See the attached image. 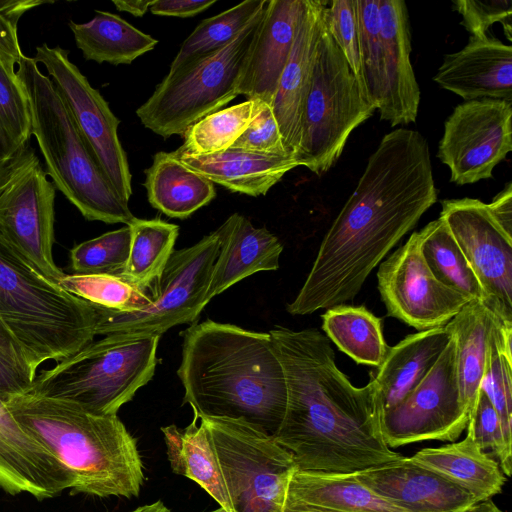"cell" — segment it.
Returning a JSON list of instances; mask_svg holds the SVG:
<instances>
[{"instance_id": "obj_1", "label": "cell", "mask_w": 512, "mask_h": 512, "mask_svg": "<svg viewBox=\"0 0 512 512\" xmlns=\"http://www.w3.org/2000/svg\"><path fill=\"white\" fill-rule=\"evenodd\" d=\"M282 364L287 403L274 440L298 469L355 473L398 460L380 429L377 386H354L338 368L330 340L316 328L268 331Z\"/></svg>"}, {"instance_id": "obj_2", "label": "cell", "mask_w": 512, "mask_h": 512, "mask_svg": "<svg viewBox=\"0 0 512 512\" xmlns=\"http://www.w3.org/2000/svg\"><path fill=\"white\" fill-rule=\"evenodd\" d=\"M177 375L194 417L241 420L274 436L286 409L285 374L269 332L207 319L183 333Z\"/></svg>"}, {"instance_id": "obj_3", "label": "cell", "mask_w": 512, "mask_h": 512, "mask_svg": "<svg viewBox=\"0 0 512 512\" xmlns=\"http://www.w3.org/2000/svg\"><path fill=\"white\" fill-rule=\"evenodd\" d=\"M16 421L73 477V493L137 497L144 482L135 438L117 415H99L65 400L25 393L4 402Z\"/></svg>"}, {"instance_id": "obj_4", "label": "cell", "mask_w": 512, "mask_h": 512, "mask_svg": "<svg viewBox=\"0 0 512 512\" xmlns=\"http://www.w3.org/2000/svg\"><path fill=\"white\" fill-rule=\"evenodd\" d=\"M0 320L34 370L60 362L96 336L94 306L44 276L0 232Z\"/></svg>"}, {"instance_id": "obj_5", "label": "cell", "mask_w": 512, "mask_h": 512, "mask_svg": "<svg viewBox=\"0 0 512 512\" xmlns=\"http://www.w3.org/2000/svg\"><path fill=\"white\" fill-rule=\"evenodd\" d=\"M29 105L31 136L52 183L89 221L128 225L135 217L106 179L47 75L32 57L16 66Z\"/></svg>"}, {"instance_id": "obj_6", "label": "cell", "mask_w": 512, "mask_h": 512, "mask_svg": "<svg viewBox=\"0 0 512 512\" xmlns=\"http://www.w3.org/2000/svg\"><path fill=\"white\" fill-rule=\"evenodd\" d=\"M159 335H107L36 375L29 393L117 415L153 377Z\"/></svg>"}, {"instance_id": "obj_7", "label": "cell", "mask_w": 512, "mask_h": 512, "mask_svg": "<svg viewBox=\"0 0 512 512\" xmlns=\"http://www.w3.org/2000/svg\"><path fill=\"white\" fill-rule=\"evenodd\" d=\"M263 12L264 9L226 46L169 70L136 110L142 125L163 138L183 136L192 124L235 99Z\"/></svg>"}, {"instance_id": "obj_8", "label": "cell", "mask_w": 512, "mask_h": 512, "mask_svg": "<svg viewBox=\"0 0 512 512\" xmlns=\"http://www.w3.org/2000/svg\"><path fill=\"white\" fill-rule=\"evenodd\" d=\"M374 111L363 98L324 16L303 109L300 146L294 158L298 166L318 176L326 173L339 159L350 134Z\"/></svg>"}, {"instance_id": "obj_9", "label": "cell", "mask_w": 512, "mask_h": 512, "mask_svg": "<svg viewBox=\"0 0 512 512\" xmlns=\"http://www.w3.org/2000/svg\"><path fill=\"white\" fill-rule=\"evenodd\" d=\"M233 512H283L290 479L298 469L272 436L241 420L200 418Z\"/></svg>"}, {"instance_id": "obj_10", "label": "cell", "mask_w": 512, "mask_h": 512, "mask_svg": "<svg viewBox=\"0 0 512 512\" xmlns=\"http://www.w3.org/2000/svg\"><path fill=\"white\" fill-rule=\"evenodd\" d=\"M218 252L216 230L190 247L174 250L154 284L152 302L139 309L115 311L92 304L97 313L96 336H161L176 325L194 322L207 304Z\"/></svg>"}, {"instance_id": "obj_11", "label": "cell", "mask_w": 512, "mask_h": 512, "mask_svg": "<svg viewBox=\"0 0 512 512\" xmlns=\"http://www.w3.org/2000/svg\"><path fill=\"white\" fill-rule=\"evenodd\" d=\"M68 56V50L43 43L36 47L33 58L46 69L100 170L119 196L128 202L132 195V175L118 137L120 121Z\"/></svg>"}, {"instance_id": "obj_12", "label": "cell", "mask_w": 512, "mask_h": 512, "mask_svg": "<svg viewBox=\"0 0 512 512\" xmlns=\"http://www.w3.org/2000/svg\"><path fill=\"white\" fill-rule=\"evenodd\" d=\"M56 188L29 146L14 162L0 192V232L44 276L58 282L54 244Z\"/></svg>"}, {"instance_id": "obj_13", "label": "cell", "mask_w": 512, "mask_h": 512, "mask_svg": "<svg viewBox=\"0 0 512 512\" xmlns=\"http://www.w3.org/2000/svg\"><path fill=\"white\" fill-rule=\"evenodd\" d=\"M469 413L460 399L455 343L451 339L426 377L397 405L380 415L389 448L429 440L451 441L467 426Z\"/></svg>"}, {"instance_id": "obj_14", "label": "cell", "mask_w": 512, "mask_h": 512, "mask_svg": "<svg viewBox=\"0 0 512 512\" xmlns=\"http://www.w3.org/2000/svg\"><path fill=\"white\" fill-rule=\"evenodd\" d=\"M512 150V102L477 99L457 105L444 123L437 157L450 181L473 184L492 177Z\"/></svg>"}, {"instance_id": "obj_15", "label": "cell", "mask_w": 512, "mask_h": 512, "mask_svg": "<svg viewBox=\"0 0 512 512\" xmlns=\"http://www.w3.org/2000/svg\"><path fill=\"white\" fill-rule=\"evenodd\" d=\"M441 204L440 217L480 283L483 305L512 325V238L478 199H445Z\"/></svg>"}, {"instance_id": "obj_16", "label": "cell", "mask_w": 512, "mask_h": 512, "mask_svg": "<svg viewBox=\"0 0 512 512\" xmlns=\"http://www.w3.org/2000/svg\"><path fill=\"white\" fill-rule=\"evenodd\" d=\"M419 243V233H412L403 246L381 263L377 279L388 315L424 331L445 326L471 299L433 276Z\"/></svg>"}, {"instance_id": "obj_17", "label": "cell", "mask_w": 512, "mask_h": 512, "mask_svg": "<svg viewBox=\"0 0 512 512\" xmlns=\"http://www.w3.org/2000/svg\"><path fill=\"white\" fill-rule=\"evenodd\" d=\"M73 477L43 444L25 430L0 399V488L38 500L71 489Z\"/></svg>"}, {"instance_id": "obj_18", "label": "cell", "mask_w": 512, "mask_h": 512, "mask_svg": "<svg viewBox=\"0 0 512 512\" xmlns=\"http://www.w3.org/2000/svg\"><path fill=\"white\" fill-rule=\"evenodd\" d=\"M327 4L323 0H303L291 52L272 105L284 147L293 158L300 146L303 109Z\"/></svg>"}, {"instance_id": "obj_19", "label": "cell", "mask_w": 512, "mask_h": 512, "mask_svg": "<svg viewBox=\"0 0 512 512\" xmlns=\"http://www.w3.org/2000/svg\"><path fill=\"white\" fill-rule=\"evenodd\" d=\"M353 474L381 498L407 512H462L478 502L466 490L409 457Z\"/></svg>"}, {"instance_id": "obj_20", "label": "cell", "mask_w": 512, "mask_h": 512, "mask_svg": "<svg viewBox=\"0 0 512 512\" xmlns=\"http://www.w3.org/2000/svg\"><path fill=\"white\" fill-rule=\"evenodd\" d=\"M303 0H267L243 64L238 94L272 107L289 58Z\"/></svg>"}, {"instance_id": "obj_21", "label": "cell", "mask_w": 512, "mask_h": 512, "mask_svg": "<svg viewBox=\"0 0 512 512\" xmlns=\"http://www.w3.org/2000/svg\"><path fill=\"white\" fill-rule=\"evenodd\" d=\"M433 80L466 101L512 102V47L488 35L470 36L460 51L445 55Z\"/></svg>"}, {"instance_id": "obj_22", "label": "cell", "mask_w": 512, "mask_h": 512, "mask_svg": "<svg viewBox=\"0 0 512 512\" xmlns=\"http://www.w3.org/2000/svg\"><path fill=\"white\" fill-rule=\"evenodd\" d=\"M384 97L380 119L392 127L416 121L420 89L412 68L408 8L403 0H379Z\"/></svg>"}, {"instance_id": "obj_23", "label": "cell", "mask_w": 512, "mask_h": 512, "mask_svg": "<svg viewBox=\"0 0 512 512\" xmlns=\"http://www.w3.org/2000/svg\"><path fill=\"white\" fill-rule=\"evenodd\" d=\"M216 231L219 252L205 296L207 303L252 274L279 268L283 245L265 227H255L246 217L234 213Z\"/></svg>"}, {"instance_id": "obj_24", "label": "cell", "mask_w": 512, "mask_h": 512, "mask_svg": "<svg viewBox=\"0 0 512 512\" xmlns=\"http://www.w3.org/2000/svg\"><path fill=\"white\" fill-rule=\"evenodd\" d=\"M173 154L187 168L212 183L249 196L265 195L288 171L298 167L291 156L232 148L209 155H194L178 149Z\"/></svg>"}, {"instance_id": "obj_25", "label": "cell", "mask_w": 512, "mask_h": 512, "mask_svg": "<svg viewBox=\"0 0 512 512\" xmlns=\"http://www.w3.org/2000/svg\"><path fill=\"white\" fill-rule=\"evenodd\" d=\"M451 339L445 326L408 335L390 347L373 378L380 415L397 405L430 372Z\"/></svg>"}, {"instance_id": "obj_26", "label": "cell", "mask_w": 512, "mask_h": 512, "mask_svg": "<svg viewBox=\"0 0 512 512\" xmlns=\"http://www.w3.org/2000/svg\"><path fill=\"white\" fill-rule=\"evenodd\" d=\"M285 504L321 512H407L381 498L353 473L300 469L290 479Z\"/></svg>"}, {"instance_id": "obj_27", "label": "cell", "mask_w": 512, "mask_h": 512, "mask_svg": "<svg viewBox=\"0 0 512 512\" xmlns=\"http://www.w3.org/2000/svg\"><path fill=\"white\" fill-rule=\"evenodd\" d=\"M409 458L466 490L478 502L499 494L506 482L498 462L479 448L469 432L459 442L424 448Z\"/></svg>"}, {"instance_id": "obj_28", "label": "cell", "mask_w": 512, "mask_h": 512, "mask_svg": "<svg viewBox=\"0 0 512 512\" xmlns=\"http://www.w3.org/2000/svg\"><path fill=\"white\" fill-rule=\"evenodd\" d=\"M500 323L480 301L471 300L445 325L455 343L460 399L469 415L480 389L492 335Z\"/></svg>"}, {"instance_id": "obj_29", "label": "cell", "mask_w": 512, "mask_h": 512, "mask_svg": "<svg viewBox=\"0 0 512 512\" xmlns=\"http://www.w3.org/2000/svg\"><path fill=\"white\" fill-rule=\"evenodd\" d=\"M145 174L150 205L171 218L186 219L216 196L214 183L187 168L173 152H157Z\"/></svg>"}, {"instance_id": "obj_30", "label": "cell", "mask_w": 512, "mask_h": 512, "mask_svg": "<svg viewBox=\"0 0 512 512\" xmlns=\"http://www.w3.org/2000/svg\"><path fill=\"white\" fill-rule=\"evenodd\" d=\"M197 418L185 428L162 427L167 456L174 473L188 477L203 488L220 507L233 512L221 469L204 424Z\"/></svg>"}, {"instance_id": "obj_31", "label": "cell", "mask_w": 512, "mask_h": 512, "mask_svg": "<svg viewBox=\"0 0 512 512\" xmlns=\"http://www.w3.org/2000/svg\"><path fill=\"white\" fill-rule=\"evenodd\" d=\"M68 25L83 57L99 64H130L158 43L120 16L106 11H95L89 22L69 21Z\"/></svg>"}, {"instance_id": "obj_32", "label": "cell", "mask_w": 512, "mask_h": 512, "mask_svg": "<svg viewBox=\"0 0 512 512\" xmlns=\"http://www.w3.org/2000/svg\"><path fill=\"white\" fill-rule=\"evenodd\" d=\"M326 337L359 364L379 367L389 346L381 327V318L364 306L342 304L322 315Z\"/></svg>"}, {"instance_id": "obj_33", "label": "cell", "mask_w": 512, "mask_h": 512, "mask_svg": "<svg viewBox=\"0 0 512 512\" xmlns=\"http://www.w3.org/2000/svg\"><path fill=\"white\" fill-rule=\"evenodd\" d=\"M128 226L131 232L130 252L121 278L153 295L154 284L174 252L179 226L161 219L136 217Z\"/></svg>"}, {"instance_id": "obj_34", "label": "cell", "mask_w": 512, "mask_h": 512, "mask_svg": "<svg viewBox=\"0 0 512 512\" xmlns=\"http://www.w3.org/2000/svg\"><path fill=\"white\" fill-rule=\"evenodd\" d=\"M418 233L421 255L433 276L444 286L483 304L480 283L445 221L439 217Z\"/></svg>"}, {"instance_id": "obj_35", "label": "cell", "mask_w": 512, "mask_h": 512, "mask_svg": "<svg viewBox=\"0 0 512 512\" xmlns=\"http://www.w3.org/2000/svg\"><path fill=\"white\" fill-rule=\"evenodd\" d=\"M266 2L267 0H246L202 20L182 43L171 62L170 70L226 46L264 9Z\"/></svg>"}, {"instance_id": "obj_36", "label": "cell", "mask_w": 512, "mask_h": 512, "mask_svg": "<svg viewBox=\"0 0 512 512\" xmlns=\"http://www.w3.org/2000/svg\"><path fill=\"white\" fill-rule=\"evenodd\" d=\"M256 103V99L246 100L206 115L186 130L178 150L209 155L229 149L252 120Z\"/></svg>"}, {"instance_id": "obj_37", "label": "cell", "mask_w": 512, "mask_h": 512, "mask_svg": "<svg viewBox=\"0 0 512 512\" xmlns=\"http://www.w3.org/2000/svg\"><path fill=\"white\" fill-rule=\"evenodd\" d=\"M512 325L498 324L490 342L480 389L497 411L504 436L512 444Z\"/></svg>"}, {"instance_id": "obj_38", "label": "cell", "mask_w": 512, "mask_h": 512, "mask_svg": "<svg viewBox=\"0 0 512 512\" xmlns=\"http://www.w3.org/2000/svg\"><path fill=\"white\" fill-rule=\"evenodd\" d=\"M57 284L95 306L115 311L136 310L153 300L152 293L118 276L64 274Z\"/></svg>"}, {"instance_id": "obj_39", "label": "cell", "mask_w": 512, "mask_h": 512, "mask_svg": "<svg viewBox=\"0 0 512 512\" xmlns=\"http://www.w3.org/2000/svg\"><path fill=\"white\" fill-rule=\"evenodd\" d=\"M359 49L366 101L380 110L384 97L383 43L379 0H356Z\"/></svg>"}, {"instance_id": "obj_40", "label": "cell", "mask_w": 512, "mask_h": 512, "mask_svg": "<svg viewBox=\"0 0 512 512\" xmlns=\"http://www.w3.org/2000/svg\"><path fill=\"white\" fill-rule=\"evenodd\" d=\"M130 242L128 225L81 242L70 251L72 270L76 274L121 277L127 266Z\"/></svg>"}, {"instance_id": "obj_41", "label": "cell", "mask_w": 512, "mask_h": 512, "mask_svg": "<svg viewBox=\"0 0 512 512\" xmlns=\"http://www.w3.org/2000/svg\"><path fill=\"white\" fill-rule=\"evenodd\" d=\"M0 134L11 153L19 157L31 137L29 105L16 74L0 61Z\"/></svg>"}, {"instance_id": "obj_42", "label": "cell", "mask_w": 512, "mask_h": 512, "mask_svg": "<svg viewBox=\"0 0 512 512\" xmlns=\"http://www.w3.org/2000/svg\"><path fill=\"white\" fill-rule=\"evenodd\" d=\"M466 428L479 448L495 459L504 475L510 477L512 444L506 440L500 417L481 389L471 408Z\"/></svg>"}, {"instance_id": "obj_43", "label": "cell", "mask_w": 512, "mask_h": 512, "mask_svg": "<svg viewBox=\"0 0 512 512\" xmlns=\"http://www.w3.org/2000/svg\"><path fill=\"white\" fill-rule=\"evenodd\" d=\"M325 23L330 35L343 53L358 83L360 92L366 100L360 62L356 0L328 1L325 9Z\"/></svg>"}, {"instance_id": "obj_44", "label": "cell", "mask_w": 512, "mask_h": 512, "mask_svg": "<svg viewBox=\"0 0 512 512\" xmlns=\"http://www.w3.org/2000/svg\"><path fill=\"white\" fill-rule=\"evenodd\" d=\"M230 148L267 155L290 156L284 147L272 107L260 100H257L254 116L246 130Z\"/></svg>"}, {"instance_id": "obj_45", "label": "cell", "mask_w": 512, "mask_h": 512, "mask_svg": "<svg viewBox=\"0 0 512 512\" xmlns=\"http://www.w3.org/2000/svg\"><path fill=\"white\" fill-rule=\"evenodd\" d=\"M453 5L462 16L461 24L471 36L484 37L492 24L500 22L511 41V0H454Z\"/></svg>"}, {"instance_id": "obj_46", "label": "cell", "mask_w": 512, "mask_h": 512, "mask_svg": "<svg viewBox=\"0 0 512 512\" xmlns=\"http://www.w3.org/2000/svg\"><path fill=\"white\" fill-rule=\"evenodd\" d=\"M28 360L0 345V399L28 393L36 376Z\"/></svg>"}, {"instance_id": "obj_47", "label": "cell", "mask_w": 512, "mask_h": 512, "mask_svg": "<svg viewBox=\"0 0 512 512\" xmlns=\"http://www.w3.org/2000/svg\"><path fill=\"white\" fill-rule=\"evenodd\" d=\"M18 21L5 1L0 0V61L12 74H16L15 66L24 56L18 41Z\"/></svg>"}, {"instance_id": "obj_48", "label": "cell", "mask_w": 512, "mask_h": 512, "mask_svg": "<svg viewBox=\"0 0 512 512\" xmlns=\"http://www.w3.org/2000/svg\"><path fill=\"white\" fill-rule=\"evenodd\" d=\"M216 0H154L149 7L152 14L172 17H192L212 6Z\"/></svg>"}, {"instance_id": "obj_49", "label": "cell", "mask_w": 512, "mask_h": 512, "mask_svg": "<svg viewBox=\"0 0 512 512\" xmlns=\"http://www.w3.org/2000/svg\"><path fill=\"white\" fill-rule=\"evenodd\" d=\"M487 208L494 221L508 237L512 238V184L510 182L490 204H487Z\"/></svg>"}, {"instance_id": "obj_50", "label": "cell", "mask_w": 512, "mask_h": 512, "mask_svg": "<svg viewBox=\"0 0 512 512\" xmlns=\"http://www.w3.org/2000/svg\"><path fill=\"white\" fill-rule=\"evenodd\" d=\"M17 159L18 157H15L11 153L7 143L0 134V192L6 182L14 162Z\"/></svg>"}, {"instance_id": "obj_51", "label": "cell", "mask_w": 512, "mask_h": 512, "mask_svg": "<svg viewBox=\"0 0 512 512\" xmlns=\"http://www.w3.org/2000/svg\"><path fill=\"white\" fill-rule=\"evenodd\" d=\"M112 3L119 11L130 13L135 17H142L149 10L152 1L113 0Z\"/></svg>"}, {"instance_id": "obj_52", "label": "cell", "mask_w": 512, "mask_h": 512, "mask_svg": "<svg viewBox=\"0 0 512 512\" xmlns=\"http://www.w3.org/2000/svg\"><path fill=\"white\" fill-rule=\"evenodd\" d=\"M0 345L9 351L26 358L19 344L0 320ZM27 359V358H26ZM29 362V361H28ZM31 365V364H30Z\"/></svg>"}, {"instance_id": "obj_53", "label": "cell", "mask_w": 512, "mask_h": 512, "mask_svg": "<svg viewBox=\"0 0 512 512\" xmlns=\"http://www.w3.org/2000/svg\"><path fill=\"white\" fill-rule=\"evenodd\" d=\"M462 512H504L491 499L480 501Z\"/></svg>"}, {"instance_id": "obj_54", "label": "cell", "mask_w": 512, "mask_h": 512, "mask_svg": "<svg viewBox=\"0 0 512 512\" xmlns=\"http://www.w3.org/2000/svg\"><path fill=\"white\" fill-rule=\"evenodd\" d=\"M132 512H171L162 501H156L152 504L143 505Z\"/></svg>"}, {"instance_id": "obj_55", "label": "cell", "mask_w": 512, "mask_h": 512, "mask_svg": "<svg viewBox=\"0 0 512 512\" xmlns=\"http://www.w3.org/2000/svg\"><path fill=\"white\" fill-rule=\"evenodd\" d=\"M283 512H321V511L313 510V509L302 507V506L285 504L284 508H283Z\"/></svg>"}, {"instance_id": "obj_56", "label": "cell", "mask_w": 512, "mask_h": 512, "mask_svg": "<svg viewBox=\"0 0 512 512\" xmlns=\"http://www.w3.org/2000/svg\"><path fill=\"white\" fill-rule=\"evenodd\" d=\"M209 512H228V511L226 509L222 508V507H219L218 509L213 510V511H209Z\"/></svg>"}]
</instances>
